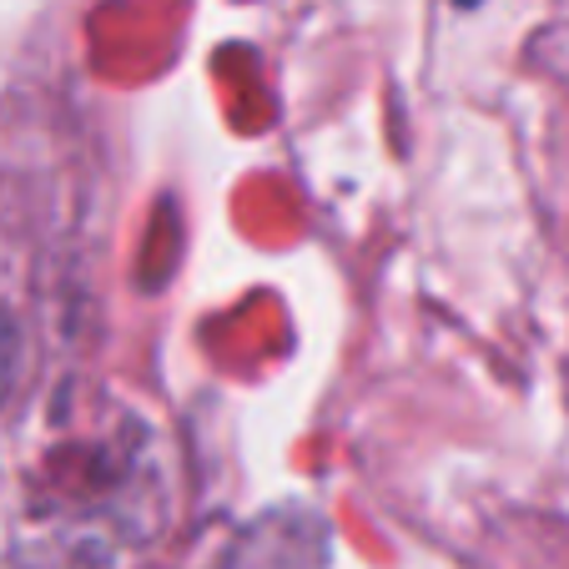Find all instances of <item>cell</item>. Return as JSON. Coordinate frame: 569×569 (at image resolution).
Instances as JSON below:
<instances>
[{
	"label": "cell",
	"instance_id": "obj_1",
	"mask_svg": "<svg viewBox=\"0 0 569 569\" xmlns=\"http://www.w3.org/2000/svg\"><path fill=\"white\" fill-rule=\"evenodd\" d=\"M453 6H459V11H473V6H479V0H453Z\"/></svg>",
	"mask_w": 569,
	"mask_h": 569
}]
</instances>
